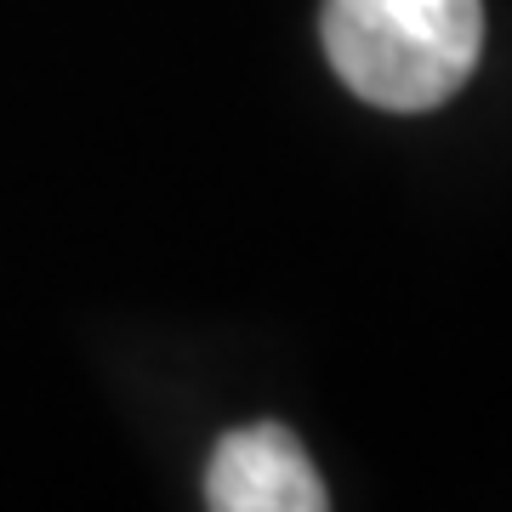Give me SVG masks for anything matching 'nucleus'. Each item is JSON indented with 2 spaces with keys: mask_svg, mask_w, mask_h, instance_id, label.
I'll use <instances>...</instances> for the list:
<instances>
[{
  "mask_svg": "<svg viewBox=\"0 0 512 512\" xmlns=\"http://www.w3.org/2000/svg\"><path fill=\"white\" fill-rule=\"evenodd\" d=\"M484 0H325V57L387 114H427L473 80Z\"/></svg>",
  "mask_w": 512,
  "mask_h": 512,
  "instance_id": "obj_1",
  "label": "nucleus"
},
{
  "mask_svg": "<svg viewBox=\"0 0 512 512\" xmlns=\"http://www.w3.org/2000/svg\"><path fill=\"white\" fill-rule=\"evenodd\" d=\"M205 501L217 512H325V478L313 473L308 450L296 433L262 421L239 427L217 444L211 473H205Z\"/></svg>",
  "mask_w": 512,
  "mask_h": 512,
  "instance_id": "obj_2",
  "label": "nucleus"
}]
</instances>
